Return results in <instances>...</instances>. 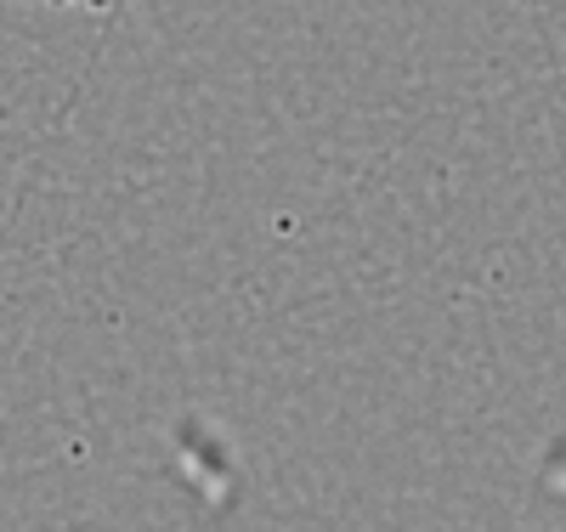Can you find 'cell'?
<instances>
[{
  "instance_id": "cell-1",
  "label": "cell",
  "mask_w": 566,
  "mask_h": 532,
  "mask_svg": "<svg viewBox=\"0 0 566 532\" xmlns=\"http://www.w3.org/2000/svg\"><path fill=\"white\" fill-rule=\"evenodd\" d=\"M18 7H52V12H125L136 0H18Z\"/></svg>"
}]
</instances>
